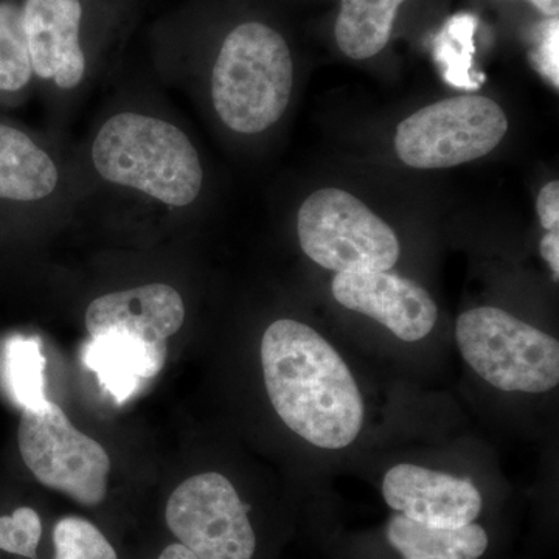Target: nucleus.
<instances>
[{
    "label": "nucleus",
    "instance_id": "f257e3e1",
    "mask_svg": "<svg viewBox=\"0 0 559 559\" xmlns=\"http://www.w3.org/2000/svg\"><path fill=\"white\" fill-rule=\"evenodd\" d=\"M261 366L272 406L286 426L322 450L358 439L366 406L337 349L318 331L282 319L264 331Z\"/></svg>",
    "mask_w": 559,
    "mask_h": 559
},
{
    "label": "nucleus",
    "instance_id": "f03ea898",
    "mask_svg": "<svg viewBox=\"0 0 559 559\" xmlns=\"http://www.w3.org/2000/svg\"><path fill=\"white\" fill-rule=\"evenodd\" d=\"M91 164L98 178L160 207H190L204 186L200 153L178 124L154 114L121 110L95 132Z\"/></svg>",
    "mask_w": 559,
    "mask_h": 559
},
{
    "label": "nucleus",
    "instance_id": "7ed1b4c3",
    "mask_svg": "<svg viewBox=\"0 0 559 559\" xmlns=\"http://www.w3.org/2000/svg\"><path fill=\"white\" fill-rule=\"evenodd\" d=\"M35 83L79 90L134 28L145 0H21Z\"/></svg>",
    "mask_w": 559,
    "mask_h": 559
},
{
    "label": "nucleus",
    "instance_id": "20e7f679",
    "mask_svg": "<svg viewBox=\"0 0 559 559\" xmlns=\"http://www.w3.org/2000/svg\"><path fill=\"white\" fill-rule=\"evenodd\" d=\"M294 64L288 43L266 22L234 25L221 39L210 92L213 109L229 130L261 134L288 108Z\"/></svg>",
    "mask_w": 559,
    "mask_h": 559
},
{
    "label": "nucleus",
    "instance_id": "39448f33",
    "mask_svg": "<svg viewBox=\"0 0 559 559\" xmlns=\"http://www.w3.org/2000/svg\"><path fill=\"white\" fill-rule=\"evenodd\" d=\"M455 340L471 369L506 392L546 393L559 382L555 337L499 308L463 312Z\"/></svg>",
    "mask_w": 559,
    "mask_h": 559
},
{
    "label": "nucleus",
    "instance_id": "423d86ee",
    "mask_svg": "<svg viewBox=\"0 0 559 559\" xmlns=\"http://www.w3.org/2000/svg\"><path fill=\"white\" fill-rule=\"evenodd\" d=\"M301 250L319 266L340 272L390 271L401 246L388 223L340 189L314 191L297 216Z\"/></svg>",
    "mask_w": 559,
    "mask_h": 559
},
{
    "label": "nucleus",
    "instance_id": "0eeeda50",
    "mask_svg": "<svg viewBox=\"0 0 559 559\" xmlns=\"http://www.w3.org/2000/svg\"><path fill=\"white\" fill-rule=\"evenodd\" d=\"M507 130L506 112L491 98H448L401 121L395 150L404 164L419 170L457 167L491 153Z\"/></svg>",
    "mask_w": 559,
    "mask_h": 559
},
{
    "label": "nucleus",
    "instance_id": "6e6552de",
    "mask_svg": "<svg viewBox=\"0 0 559 559\" xmlns=\"http://www.w3.org/2000/svg\"><path fill=\"white\" fill-rule=\"evenodd\" d=\"M17 441L22 460L44 487L84 507L100 506L105 500L108 452L76 429L58 404L47 400L36 409H24Z\"/></svg>",
    "mask_w": 559,
    "mask_h": 559
},
{
    "label": "nucleus",
    "instance_id": "1a4fd4ad",
    "mask_svg": "<svg viewBox=\"0 0 559 559\" xmlns=\"http://www.w3.org/2000/svg\"><path fill=\"white\" fill-rule=\"evenodd\" d=\"M165 520L198 559H252L257 538L231 481L219 473L190 477L173 491Z\"/></svg>",
    "mask_w": 559,
    "mask_h": 559
},
{
    "label": "nucleus",
    "instance_id": "9d476101",
    "mask_svg": "<svg viewBox=\"0 0 559 559\" xmlns=\"http://www.w3.org/2000/svg\"><path fill=\"white\" fill-rule=\"evenodd\" d=\"M331 290L342 307L377 320L401 341L425 340L439 319L428 290L393 272H340Z\"/></svg>",
    "mask_w": 559,
    "mask_h": 559
},
{
    "label": "nucleus",
    "instance_id": "9b49d317",
    "mask_svg": "<svg viewBox=\"0 0 559 559\" xmlns=\"http://www.w3.org/2000/svg\"><path fill=\"white\" fill-rule=\"evenodd\" d=\"M382 496L390 509L428 527H465L481 511L479 489L469 480L409 463L389 469Z\"/></svg>",
    "mask_w": 559,
    "mask_h": 559
},
{
    "label": "nucleus",
    "instance_id": "f8f14e48",
    "mask_svg": "<svg viewBox=\"0 0 559 559\" xmlns=\"http://www.w3.org/2000/svg\"><path fill=\"white\" fill-rule=\"evenodd\" d=\"M186 320L182 296L165 283L116 290L91 301L86 329L91 337L116 330L151 342L167 344Z\"/></svg>",
    "mask_w": 559,
    "mask_h": 559
},
{
    "label": "nucleus",
    "instance_id": "ddd939ff",
    "mask_svg": "<svg viewBox=\"0 0 559 559\" xmlns=\"http://www.w3.org/2000/svg\"><path fill=\"white\" fill-rule=\"evenodd\" d=\"M60 162L40 140L16 124L0 121V202L44 204L62 189Z\"/></svg>",
    "mask_w": 559,
    "mask_h": 559
},
{
    "label": "nucleus",
    "instance_id": "4468645a",
    "mask_svg": "<svg viewBox=\"0 0 559 559\" xmlns=\"http://www.w3.org/2000/svg\"><path fill=\"white\" fill-rule=\"evenodd\" d=\"M165 359L167 344H151L116 330L91 337L84 349V362L120 404L139 392L142 381L156 377Z\"/></svg>",
    "mask_w": 559,
    "mask_h": 559
},
{
    "label": "nucleus",
    "instance_id": "2eb2a0df",
    "mask_svg": "<svg viewBox=\"0 0 559 559\" xmlns=\"http://www.w3.org/2000/svg\"><path fill=\"white\" fill-rule=\"evenodd\" d=\"M388 539L404 559H479L488 549L480 525L436 528L396 514L388 525Z\"/></svg>",
    "mask_w": 559,
    "mask_h": 559
},
{
    "label": "nucleus",
    "instance_id": "dca6fc26",
    "mask_svg": "<svg viewBox=\"0 0 559 559\" xmlns=\"http://www.w3.org/2000/svg\"><path fill=\"white\" fill-rule=\"evenodd\" d=\"M404 0H342L336 22L340 49L352 60H367L388 46L396 11Z\"/></svg>",
    "mask_w": 559,
    "mask_h": 559
},
{
    "label": "nucleus",
    "instance_id": "f3484780",
    "mask_svg": "<svg viewBox=\"0 0 559 559\" xmlns=\"http://www.w3.org/2000/svg\"><path fill=\"white\" fill-rule=\"evenodd\" d=\"M46 364L38 337L16 334L3 342L0 385L22 411L36 409L46 403Z\"/></svg>",
    "mask_w": 559,
    "mask_h": 559
},
{
    "label": "nucleus",
    "instance_id": "a211bd4d",
    "mask_svg": "<svg viewBox=\"0 0 559 559\" xmlns=\"http://www.w3.org/2000/svg\"><path fill=\"white\" fill-rule=\"evenodd\" d=\"M33 84L21 0H0V102L24 97Z\"/></svg>",
    "mask_w": 559,
    "mask_h": 559
},
{
    "label": "nucleus",
    "instance_id": "6ab92c4d",
    "mask_svg": "<svg viewBox=\"0 0 559 559\" xmlns=\"http://www.w3.org/2000/svg\"><path fill=\"white\" fill-rule=\"evenodd\" d=\"M55 559H117L116 550L92 522L69 516L53 530Z\"/></svg>",
    "mask_w": 559,
    "mask_h": 559
},
{
    "label": "nucleus",
    "instance_id": "aec40b11",
    "mask_svg": "<svg viewBox=\"0 0 559 559\" xmlns=\"http://www.w3.org/2000/svg\"><path fill=\"white\" fill-rule=\"evenodd\" d=\"M43 538V522L31 507H22L11 516L0 518V550L38 559L36 550Z\"/></svg>",
    "mask_w": 559,
    "mask_h": 559
},
{
    "label": "nucleus",
    "instance_id": "412c9836",
    "mask_svg": "<svg viewBox=\"0 0 559 559\" xmlns=\"http://www.w3.org/2000/svg\"><path fill=\"white\" fill-rule=\"evenodd\" d=\"M558 28V17H549V21L544 22L539 27L535 49L532 51L533 68L538 70L555 90L559 86Z\"/></svg>",
    "mask_w": 559,
    "mask_h": 559
},
{
    "label": "nucleus",
    "instance_id": "4be33fe9",
    "mask_svg": "<svg viewBox=\"0 0 559 559\" xmlns=\"http://www.w3.org/2000/svg\"><path fill=\"white\" fill-rule=\"evenodd\" d=\"M536 210L540 226L547 231H558L559 229V182H554L544 186L539 191L538 202H536Z\"/></svg>",
    "mask_w": 559,
    "mask_h": 559
},
{
    "label": "nucleus",
    "instance_id": "5701e85b",
    "mask_svg": "<svg viewBox=\"0 0 559 559\" xmlns=\"http://www.w3.org/2000/svg\"><path fill=\"white\" fill-rule=\"evenodd\" d=\"M540 255L549 263L551 277L558 282L559 277V231H549L540 240Z\"/></svg>",
    "mask_w": 559,
    "mask_h": 559
},
{
    "label": "nucleus",
    "instance_id": "b1692460",
    "mask_svg": "<svg viewBox=\"0 0 559 559\" xmlns=\"http://www.w3.org/2000/svg\"><path fill=\"white\" fill-rule=\"evenodd\" d=\"M157 559H198L186 546L182 544H171L167 549H164Z\"/></svg>",
    "mask_w": 559,
    "mask_h": 559
},
{
    "label": "nucleus",
    "instance_id": "393cba45",
    "mask_svg": "<svg viewBox=\"0 0 559 559\" xmlns=\"http://www.w3.org/2000/svg\"><path fill=\"white\" fill-rule=\"evenodd\" d=\"M536 7L547 17H558L559 0H525Z\"/></svg>",
    "mask_w": 559,
    "mask_h": 559
}]
</instances>
